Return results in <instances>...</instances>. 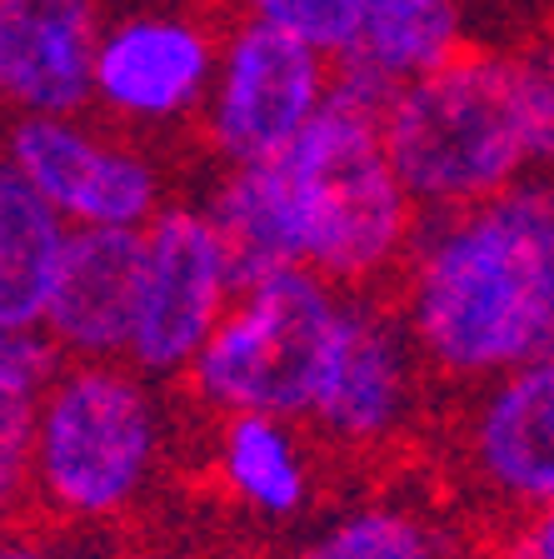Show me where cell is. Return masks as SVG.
I'll return each instance as SVG.
<instances>
[{
  "label": "cell",
  "mask_w": 554,
  "mask_h": 559,
  "mask_svg": "<svg viewBox=\"0 0 554 559\" xmlns=\"http://www.w3.org/2000/svg\"><path fill=\"white\" fill-rule=\"evenodd\" d=\"M0 559H66L50 530H35V524H5L0 530Z\"/></svg>",
  "instance_id": "21"
},
{
  "label": "cell",
  "mask_w": 554,
  "mask_h": 559,
  "mask_svg": "<svg viewBox=\"0 0 554 559\" xmlns=\"http://www.w3.org/2000/svg\"><path fill=\"white\" fill-rule=\"evenodd\" d=\"M225 21L190 0H140L105 15L91 110L135 140L196 130L220 66Z\"/></svg>",
  "instance_id": "7"
},
{
  "label": "cell",
  "mask_w": 554,
  "mask_h": 559,
  "mask_svg": "<svg viewBox=\"0 0 554 559\" xmlns=\"http://www.w3.org/2000/svg\"><path fill=\"white\" fill-rule=\"evenodd\" d=\"M480 539L420 489L375 485L315 514L280 559H474Z\"/></svg>",
  "instance_id": "15"
},
{
  "label": "cell",
  "mask_w": 554,
  "mask_h": 559,
  "mask_svg": "<svg viewBox=\"0 0 554 559\" xmlns=\"http://www.w3.org/2000/svg\"><path fill=\"white\" fill-rule=\"evenodd\" d=\"M464 46H470L464 0H359L355 31L335 70H350L394 95L400 85L450 66Z\"/></svg>",
  "instance_id": "16"
},
{
  "label": "cell",
  "mask_w": 554,
  "mask_h": 559,
  "mask_svg": "<svg viewBox=\"0 0 554 559\" xmlns=\"http://www.w3.org/2000/svg\"><path fill=\"white\" fill-rule=\"evenodd\" d=\"M335 91V60L260 21H225L220 66L196 135L215 170L270 165L310 130Z\"/></svg>",
  "instance_id": "10"
},
{
  "label": "cell",
  "mask_w": 554,
  "mask_h": 559,
  "mask_svg": "<svg viewBox=\"0 0 554 559\" xmlns=\"http://www.w3.org/2000/svg\"><path fill=\"white\" fill-rule=\"evenodd\" d=\"M101 0H0V105L11 116H91Z\"/></svg>",
  "instance_id": "12"
},
{
  "label": "cell",
  "mask_w": 554,
  "mask_h": 559,
  "mask_svg": "<svg viewBox=\"0 0 554 559\" xmlns=\"http://www.w3.org/2000/svg\"><path fill=\"white\" fill-rule=\"evenodd\" d=\"M474 559H554V504L520 514V520L490 524Z\"/></svg>",
  "instance_id": "20"
},
{
  "label": "cell",
  "mask_w": 554,
  "mask_h": 559,
  "mask_svg": "<svg viewBox=\"0 0 554 559\" xmlns=\"http://www.w3.org/2000/svg\"><path fill=\"white\" fill-rule=\"evenodd\" d=\"M81 559H151V555H135V549H95V555H81Z\"/></svg>",
  "instance_id": "22"
},
{
  "label": "cell",
  "mask_w": 554,
  "mask_h": 559,
  "mask_svg": "<svg viewBox=\"0 0 554 559\" xmlns=\"http://www.w3.org/2000/svg\"><path fill=\"white\" fill-rule=\"evenodd\" d=\"M70 225L0 165V330H40L60 280Z\"/></svg>",
  "instance_id": "17"
},
{
  "label": "cell",
  "mask_w": 554,
  "mask_h": 559,
  "mask_svg": "<svg viewBox=\"0 0 554 559\" xmlns=\"http://www.w3.org/2000/svg\"><path fill=\"white\" fill-rule=\"evenodd\" d=\"M240 21H260L275 31L295 35L305 46L325 50L330 60H340V50L350 46L355 31V5L359 0H231Z\"/></svg>",
  "instance_id": "18"
},
{
  "label": "cell",
  "mask_w": 554,
  "mask_h": 559,
  "mask_svg": "<svg viewBox=\"0 0 554 559\" xmlns=\"http://www.w3.org/2000/svg\"><path fill=\"white\" fill-rule=\"evenodd\" d=\"M445 460L485 530L554 504V355L470 390L445 430Z\"/></svg>",
  "instance_id": "11"
},
{
  "label": "cell",
  "mask_w": 554,
  "mask_h": 559,
  "mask_svg": "<svg viewBox=\"0 0 554 559\" xmlns=\"http://www.w3.org/2000/svg\"><path fill=\"white\" fill-rule=\"evenodd\" d=\"M429 384L435 380L420 365V349L394 305L375 290H350L315 380L305 430L325 454L350 465L385 460L420 430Z\"/></svg>",
  "instance_id": "6"
},
{
  "label": "cell",
  "mask_w": 554,
  "mask_h": 559,
  "mask_svg": "<svg viewBox=\"0 0 554 559\" xmlns=\"http://www.w3.org/2000/svg\"><path fill=\"white\" fill-rule=\"evenodd\" d=\"M385 105L390 91L335 70V91L310 130L266 165L290 265L340 290L380 295L425 225L385 145Z\"/></svg>",
  "instance_id": "3"
},
{
  "label": "cell",
  "mask_w": 554,
  "mask_h": 559,
  "mask_svg": "<svg viewBox=\"0 0 554 559\" xmlns=\"http://www.w3.org/2000/svg\"><path fill=\"white\" fill-rule=\"evenodd\" d=\"M385 145L420 215L554 175V40L464 46L450 66L400 85L385 105Z\"/></svg>",
  "instance_id": "2"
},
{
  "label": "cell",
  "mask_w": 554,
  "mask_h": 559,
  "mask_svg": "<svg viewBox=\"0 0 554 559\" xmlns=\"http://www.w3.org/2000/svg\"><path fill=\"white\" fill-rule=\"evenodd\" d=\"M140 300V230H70L46 310L60 360H126Z\"/></svg>",
  "instance_id": "14"
},
{
  "label": "cell",
  "mask_w": 554,
  "mask_h": 559,
  "mask_svg": "<svg viewBox=\"0 0 554 559\" xmlns=\"http://www.w3.org/2000/svg\"><path fill=\"white\" fill-rule=\"evenodd\" d=\"M175 454L165 384L126 360H66L35 405V514L110 535L155 500Z\"/></svg>",
  "instance_id": "4"
},
{
  "label": "cell",
  "mask_w": 554,
  "mask_h": 559,
  "mask_svg": "<svg viewBox=\"0 0 554 559\" xmlns=\"http://www.w3.org/2000/svg\"><path fill=\"white\" fill-rule=\"evenodd\" d=\"M35 405L40 400L0 390V530L35 510Z\"/></svg>",
  "instance_id": "19"
},
{
  "label": "cell",
  "mask_w": 554,
  "mask_h": 559,
  "mask_svg": "<svg viewBox=\"0 0 554 559\" xmlns=\"http://www.w3.org/2000/svg\"><path fill=\"white\" fill-rule=\"evenodd\" d=\"M11 165L70 230H145L170 205V165L151 140L91 116H11L0 130Z\"/></svg>",
  "instance_id": "8"
},
{
  "label": "cell",
  "mask_w": 554,
  "mask_h": 559,
  "mask_svg": "<svg viewBox=\"0 0 554 559\" xmlns=\"http://www.w3.org/2000/svg\"><path fill=\"white\" fill-rule=\"evenodd\" d=\"M240 265L200 200H170L140 230V300L126 365L185 384L240 295Z\"/></svg>",
  "instance_id": "9"
},
{
  "label": "cell",
  "mask_w": 554,
  "mask_h": 559,
  "mask_svg": "<svg viewBox=\"0 0 554 559\" xmlns=\"http://www.w3.org/2000/svg\"><path fill=\"white\" fill-rule=\"evenodd\" d=\"M435 384L470 395L554 355V175L425 215L390 295Z\"/></svg>",
  "instance_id": "1"
},
{
  "label": "cell",
  "mask_w": 554,
  "mask_h": 559,
  "mask_svg": "<svg viewBox=\"0 0 554 559\" xmlns=\"http://www.w3.org/2000/svg\"><path fill=\"white\" fill-rule=\"evenodd\" d=\"M205 475L215 495L266 530H290L325 495V450L300 419L225 415L210 419Z\"/></svg>",
  "instance_id": "13"
},
{
  "label": "cell",
  "mask_w": 554,
  "mask_h": 559,
  "mask_svg": "<svg viewBox=\"0 0 554 559\" xmlns=\"http://www.w3.org/2000/svg\"><path fill=\"white\" fill-rule=\"evenodd\" d=\"M345 295L300 265L245 280L205 355L185 374V400L205 419L280 415L305 425Z\"/></svg>",
  "instance_id": "5"
}]
</instances>
